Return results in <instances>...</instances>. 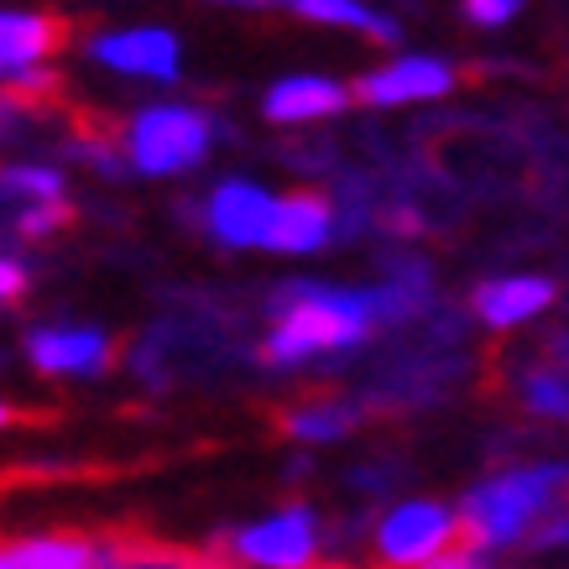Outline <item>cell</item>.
Returning a JSON list of instances; mask_svg holds the SVG:
<instances>
[{
  "mask_svg": "<svg viewBox=\"0 0 569 569\" xmlns=\"http://www.w3.org/2000/svg\"><path fill=\"white\" fill-rule=\"evenodd\" d=\"M408 309L402 288H371V293H350V288H319V282H288L277 293V329L261 346L267 366H293L309 361L313 350H350L361 346L377 319Z\"/></svg>",
  "mask_w": 569,
  "mask_h": 569,
  "instance_id": "cell-1",
  "label": "cell"
},
{
  "mask_svg": "<svg viewBox=\"0 0 569 569\" xmlns=\"http://www.w3.org/2000/svg\"><path fill=\"white\" fill-rule=\"evenodd\" d=\"M569 481L565 466H533V470H507L497 481L476 486L460 507V528L470 533V543L481 549H501L518 543L528 533V522L549 507V497Z\"/></svg>",
  "mask_w": 569,
  "mask_h": 569,
  "instance_id": "cell-2",
  "label": "cell"
},
{
  "mask_svg": "<svg viewBox=\"0 0 569 569\" xmlns=\"http://www.w3.org/2000/svg\"><path fill=\"white\" fill-rule=\"evenodd\" d=\"M209 152V116L189 104H152L131 121V168L152 178L189 173Z\"/></svg>",
  "mask_w": 569,
  "mask_h": 569,
  "instance_id": "cell-3",
  "label": "cell"
},
{
  "mask_svg": "<svg viewBox=\"0 0 569 569\" xmlns=\"http://www.w3.org/2000/svg\"><path fill=\"white\" fill-rule=\"evenodd\" d=\"M455 528H460V518L445 512L439 501H402V507H392L387 522H381L377 549L387 565H429V559L445 553Z\"/></svg>",
  "mask_w": 569,
  "mask_h": 569,
  "instance_id": "cell-4",
  "label": "cell"
},
{
  "mask_svg": "<svg viewBox=\"0 0 569 569\" xmlns=\"http://www.w3.org/2000/svg\"><path fill=\"white\" fill-rule=\"evenodd\" d=\"M230 543H236V559H246V565L309 569L313 543H319V528H313L309 507H288V512H277V518L257 522V528H241Z\"/></svg>",
  "mask_w": 569,
  "mask_h": 569,
  "instance_id": "cell-5",
  "label": "cell"
},
{
  "mask_svg": "<svg viewBox=\"0 0 569 569\" xmlns=\"http://www.w3.org/2000/svg\"><path fill=\"white\" fill-rule=\"evenodd\" d=\"M272 209L277 199L246 178H230L214 189L209 199V230L220 236L224 246H267V230H272Z\"/></svg>",
  "mask_w": 569,
  "mask_h": 569,
  "instance_id": "cell-6",
  "label": "cell"
},
{
  "mask_svg": "<svg viewBox=\"0 0 569 569\" xmlns=\"http://www.w3.org/2000/svg\"><path fill=\"white\" fill-rule=\"evenodd\" d=\"M27 350H32L37 371H52V377H100L110 366V340L100 329H73V325L32 329Z\"/></svg>",
  "mask_w": 569,
  "mask_h": 569,
  "instance_id": "cell-7",
  "label": "cell"
},
{
  "mask_svg": "<svg viewBox=\"0 0 569 569\" xmlns=\"http://www.w3.org/2000/svg\"><path fill=\"white\" fill-rule=\"evenodd\" d=\"M94 58L104 69L137 73V79H178V37L162 27H131V32L94 37Z\"/></svg>",
  "mask_w": 569,
  "mask_h": 569,
  "instance_id": "cell-8",
  "label": "cell"
},
{
  "mask_svg": "<svg viewBox=\"0 0 569 569\" xmlns=\"http://www.w3.org/2000/svg\"><path fill=\"white\" fill-rule=\"evenodd\" d=\"M449 89H455L449 63H439V58H397L387 69L366 73L356 94L366 104H408V100H439Z\"/></svg>",
  "mask_w": 569,
  "mask_h": 569,
  "instance_id": "cell-9",
  "label": "cell"
},
{
  "mask_svg": "<svg viewBox=\"0 0 569 569\" xmlns=\"http://www.w3.org/2000/svg\"><path fill=\"white\" fill-rule=\"evenodd\" d=\"M69 27L42 11H0V73L42 69V58L63 48Z\"/></svg>",
  "mask_w": 569,
  "mask_h": 569,
  "instance_id": "cell-10",
  "label": "cell"
},
{
  "mask_svg": "<svg viewBox=\"0 0 569 569\" xmlns=\"http://www.w3.org/2000/svg\"><path fill=\"white\" fill-rule=\"evenodd\" d=\"M329 241V204L319 193H288L272 209V230H267V251H288V257H309Z\"/></svg>",
  "mask_w": 569,
  "mask_h": 569,
  "instance_id": "cell-11",
  "label": "cell"
},
{
  "mask_svg": "<svg viewBox=\"0 0 569 569\" xmlns=\"http://www.w3.org/2000/svg\"><path fill=\"white\" fill-rule=\"evenodd\" d=\"M261 110H267V121H282V126L319 121V116L346 110V89L335 84V79H319V73H293V79L267 89Z\"/></svg>",
  "mask_w": 569,
  "mask_h": 569,
  "instance_id": "cell-12",
  "label": "cell"
},
{
  "mask_svg": "<svg viewBox=\"0 0 569 569\" xmlns=\"http://www.w3.org/2000/svg\"><path fill=\"white\" fill-rule=\"evenodd\" d=\"M549 303H553V282H543V277H497V282L476 288V313L497 329L522 325V319H533Z\"/></svg>",
  "mask_w": 569,
  "mask_h": 569,
  "instance_id": "cell-13",
  "label": "cell"
},
{
  "mask_svg": "<svg viewBox=\"0 0 569 569\" xmlns=\"http://www.w3.org/2000/svg\"><path fill=\"white\" fill-rule=\"evenodd\" d=\"M11 569H110L84 538H21L6 549Z\"/></svg>",
  "mask_w": 569,
  "mask_h": 569,
  "instance_id": "cell-14",
  "label": "cell"
},
{
  "mask_svg": "<svg viewBox=\"0 0 569 569\" xmlns=\"http://www.w3.org/2000/svg\"><path fill=\"white\" fill-rule=\"evenodd\" d=\"M356 423V408L350 402H309V408H293L282 418V429L298 433V439H340Z\"/></svg>",
  "mask_w": 569,
  "mask_h": 569,
  "instance_id": "cell-15",
  "label": "cell"
},
{
  "mask_svg": "<svg viewBox=\"0 0 569 569\" xmlns=\"http://www.w3.org/2000/svg\"><path fill=\"white\" fill-rule=\"evenodd\" d=\"M0 199H32V204H63V178L52 168H6Z\"/></svg>",
  "mask_w": 569,
  "mask_h": 569,
  "instance_id": "cell-16",
  "label": "cell"
},
{
  "mask_svg": "<svg viewBox=\"0 0 569 569\" xmlns=\"http://www.w3.org/2000/svg\"><path fill=\"white\" fill-rule=\"evenodd\" d=\"M298 17L309 21H335V27H361L366 37H371V27H377V11H366V6H356V0H298L293 6Z\"/></svg>",
  "mask_w": 569,
  "mask_h": 569,
  "instance_id": "cell-17",
  "label": "cell"
},
{
  "mask_svg": "<svg viewBox=\"0 0 569 569\" xmlns=\"http://www.w3.org/2000/svg\"><path fill=\"white\" fill-rule=\"evenodd\" d=\"M522 402L543 418H569V387L559 377H528L522 381Z\"/></svg>",
  "mask_w": 569,
  "mask_h": 569,
  "instance_id": "cell-18",
  "label": "cell"
},
{
  "mask_svg": "<svg viewBox=\"0 0 569 569\" xmlns=\"http://www.w3.org/2000/svg\"><path fill=\"white\" fill-rule=\"evenodd\" d=\"M73 209L69 204H32L17 214V230L21 236H48V230H58V224H69Z\"/></svg>",
  "mask_w": 569,
  "mask_h": 569,
  "instance_id": "cell-19",
  "label": "cell"
},
{
  "mask_svg": "<svg viewBox=\"0 0 569 569\" xmlns=\"http://www.w3.org/2000/svg\"><path fill=\"white\" fill-rule=\"evenodd\" d=\"M466 17L476 21V27H501V21L518 17V6H512V0H470Z\"/></svg>",
  "mask_w": 569,
  "mask_h": 569,
  "instance_id": "cell-20",
  "label": "cell"
},
{
  "mask_svg": "<svg viewBox=\"0 0 569 569\" xmlns=\"http://www.w3.org/2000/svg\"><path fill=\"white\" fill-rule=\"evenodd\" d=\"M27 293V267L11 257H0V303H17Z\"/></svg>",
  "mask_w": 569,
  "mask_h": 569,
  "instance_id": "cell-21",
  "label": "cell"
},
{
  "mask_svg": "<svg viewBox=\"0 0 569 569\" xmlns=\"http://www.w3.org/2000/svg\"><path fill=\"white\" fill-rule=\"evenodd\" d=\"M423 569H486V565H481V553H476V549H445L439 559H429Z\"/></svg>",
  "mask_w": 569,
  "mask_h": 569,
  "instance_id": "cell-22",
  "label": "cell"
},
{
  "mask_svg": "<svg viewBox=\"0 0 569 569\" xmlns=\"http://www.w3.org/2000/svg\"><path fill=\"white\" fill-rule=\"evenodd\" d=\"M6 423H11V408H0V429H6Z\"/></svg>",
  "mask_w": 569,
  "mask_h": 569,
  "instance_id": "cell-23",
  "label": "cell"
},
{
  "mask_svg": "<svg viewBox=\"0 0 569 569\" xmlns=\"http://www.w3.org/2000/svg\"><path fill=\"white\" fill-rule=\"evenodd\" d=\"M0 569H11V559H6V549H0Z\"/></svg>",
  "mask_w": 569,
  "mask_h": 569,
  "instance_id": "cell-24",
  "label": "cell"
},
{
  "mask_svg": "<svg viewBox=\"0 0 569 569\" xmlns=\"http://www.w3.org/2000/svg\"><path fill=\"white\" fill-rule=\"evenodd\" d=\"M309 569H346V565H309Z\"/></svg>",
  "mask_w": 569,
  "mask_h": 569,
  "instance_id": "cell-25",
  "label": "cell"
}]
</instances>
